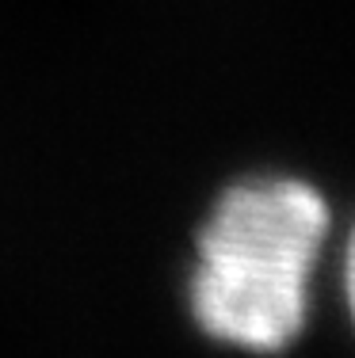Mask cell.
Segmentation results:
<instances>
[{
	"instance_id": "cell-1",
	"label": "cell",
	"mask_w": 355,
	"mask_h": 358,
	"mask_svg": "<svg viewBox=\"0 0 355 358\" xmlns=\"http://www.w3.org/2000/svg\"><path fill=\"white\" fill-rule=\"evenodd\" d=\"M336 244V206L314 176L249 168L202 202L180 297L207 343L249 358L286 355L314 324Z\"/></svg>"
},
{
	"instance_id": "cell-2",
	"label": "cell",
	"mask_w": 355,
	"mask_h": 358,
	"mask_svg": "<svg viewBox=\"0 0 355 358\" xmlns=\"http://www.w3.org/2000/svg\"><path fill=\"white\" fill-rule=\"evenodd\" d=\"M336 248V289H340V305H344V320H348L351 336H355V210L351 221L344 229L340 244Z\"/></svg>"
}]
</instances>
